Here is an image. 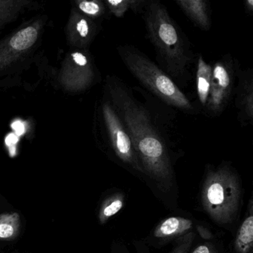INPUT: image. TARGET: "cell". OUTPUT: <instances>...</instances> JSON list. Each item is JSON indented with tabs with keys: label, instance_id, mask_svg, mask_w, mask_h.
<instances>
[{
	"label": "cell",
	"instance_id": "obj_19",
	"mask_svg": "<svg viewBox=\"0 0 253 253\" xmlns=\"http://www.w3.org/2000/svg\"><path fill=\"white\" fill-rule=\"evenodd\" d=\"M192 253H217V251L212 244L207 243L198 246Z\"/></svg>",
	"mask_w": 253,
	"mask_h": 253
},
{
	"label": "cell",
	"instance_id": "obj_1",
	"mask_svg": "<svg viewBox=\"0 0 253 253\" xmlns=\"http://www.w3.org/2000/svg\"><path fill=\"white\" fill-rule=\"evenodd\" d=\"M109 102L121 118L132 140L143 174L153 180L163 191L171 187L172 136L167 121L156 114L157 99L139 87L127 85L118 77H108Z\"/></svg>",
	"mask_w": 253,
	"mask_h": 253
},
{
	"label": "cell",
	"instance_id": "obj_17",
	"mask_svg": "<svg viewBox=\"0 0 253 253\" xmlns=\"http://www.w3.org/2000/svg\"><path fill=\"white\" fill-rule=\"evenodd\" d=\"M195 233L190 232L177 239V244L169 253H189L195 238Z\"/></svg>",
	"mask_w": 253,
	"mask_h": 253
},
{
	"label": "cell",
	"instance_id": "obj_20",
	"mask_svg": "<svg viewBox=\"0 0 253 253\" xmlns=\"http://www.w3.org/2000/svg\"><path fill=\"white\" fill-rule=\"evenodd\" d=\"M73 57L74 61L77 63L79 66H87L88 65V60L87 57L84 54H81L80 52H76L72 55Z\"/></svg>",
	"mask_w": 253,
	"mask_h": 253
},
{
	"label": "cell",
	"instance_id": "obj_22",
	"mask_svg": "<svg viewBox=\"0 0 253 253\" xmlns=\"http://www.w3.org/2000/svg\"><path fill=\"white\" fill-rule=\"evenodd\" d=\"M18 136L16 134L11 133V134H9L7 136L6 139H5V143H6L7 146L12 148L13 146H14L18 142Z\"/></svg>",
	"mask_w": 253,
	"mask_h": 253
},
{
	"label": "cell",
	"instance_id": "obj_11",
	"mask_svg": "<svg viewBox=\"0 0 253 253\" xmlns=\"http://www.w3.org/2000/svg\"><path fill=\"white\" fill-rule=\"evenodd\" d=\"M253 204L250 201L248 215L240 226L235 241V250L238 253H253Z\"/></svg>",
	"mask_w": 253,
	"mask_h": 253
},
{
	"label": "cell",
	"instance_id": "obj_21",
	"mask_svg": "<svg viewBox=\"0 0 253 253\" xmlns=\"http://www.w3.org/2000/svg\"><path fill=\"white\" fill-rule=\"evenodd\" d=\"M11 127L15 131L16 134L17 136L23 135L25 133V131H26L24 124L20 121H14L12 125H11Z\"/></svg>",
	"mask_w": 253,
	"mask_h": 253
},
{
	"label": "cell",
	"instance_id": "obj_3",
	"mask_svg": "<svg viewBox=\"0 0 253 253\" xmlns=\"http://www.w3.org/2000/svg\"><path fill=\"white\" fill-rule=\"evenodd\" d=\"M118 54L133 76L159 101L183 113L196 115L201 108L144 53L131 45H119Z\"/></svg>",
	"mask_w": 253,
	"mask_h": 253
},
{
	"label": "cell",
	"instance_id": "obj_9",
	"mask_svg": "<svg viewBox=\"0 0 253 253\" xmlns=\"http://www.w3.org/2000/svg\"><path fill=\"white\" fill-rule=\"evenodd\" d=\"M180 9L195 26L204 31L211 28L210 7L204 0H176Z\"/></svg>",
	"mask_w": 253,
	"mask_h": 253
},
{
	"label": "cell",
	"instance_id": "obj_16",
	"mask_svg": "<svg viewBox=\"0 0 253 253\" xmlns=\"http://www.w3.org/2000/svg\"><path fill=\"white\" fill-rule=\"evenodd\" d=\"M79 7L81 11L85 14L97 17L104 14L106 6L103 2H97V1H91V2L84 1L80 3Z\"/></svg>",
	"mask_w": 253,
	"mask_h": 253
},
{
	"label": "cell",
	"instance_id": "obj_10",
	"mask_svg": "<svg viewBox=\"0 0 253 253\" xmlns=\"http://www.w3.org/2000/svg\"><path fill=\"white\" fill-rule=\"evenodd\" d=\"M196 91L201 107H205L210 94L211 79V66L208 64L201 54L197 58Z\"/></svg>",
	"mask_w": 253,
	"mask_h": 253
},
{
	"label": "cell",
	"instance_id": "obj_18",
	"mask_svg": "<svg viewBox=\"0 0 253 253\" xmlns=\"http://www.w3.org/2000/svg\"><path fill=\"white\" fill-rule=\"evenodd\" d=\"M77 31L81 38L85 39L91 36V26L85 19H81L77 23Z\"/></svg>",
	"mask_w": 253,
	"mask_h": 253
},
{
	"label": "cell",
	"instance_id": "obj_4",
	"mask_svg": "<svg viewBox=\"0 0 253 253\" xmlns=\"http://www.w3.org/2000/svg\"><path fill=\"white\" fill-rule=\"evenodd\" d=\"M241 201V182L227 165L207 169L201 191L204 211L216 223H232L238 216Z\"/></svg>",
	"mask_w": 253,
	"mask_h": 253
},
{
	"label": "cell",
	"instance_id": "obj_7",
	"mask_svg": "<svg viewBox=\"0 0 253 253\" xmlns=\"http://www.w3.org/2000/svg\"><path fill=\"white\" fill-rule=\"evenodd\" d=\"M235 88V107L238 111V119L242 126L252 125L253 120V72L251 69H240L237 63Z\"/></svg>",
	"mask_w": 253,
	"mask_h": 253
},
{
	"label": "cell",
	"instance_id": "obj_6",
	"mask_svg": "<svg viewBox=\"0 0 253 253\" xmlns=\"http://www.w3.org/2000/svg\"><path fill=\"white\" fill-rule=\"evenodd\" d=\"M103 115L108 139L114 155L124 165L143 174L132 140L110 102L106 101L103 104Z\"/></svg>",
	"mask_w": 253,
	"mask_h": 253
},
{
	"label": "cell",
	"instance_id": "obj_5",
	"mask_svg": "<svg viewBox=\"0 0 253 253\" xmlns=\"http://www.w3.org/2000/svg\"><path fill=\"white\" fill-rule=\"evenodd\" d=\"M236 66L235 60L229 54L211 66L210 94L204 107L206 115L210 118L220 116L227 107L233 91Z\"/></svg>",
	"mask_w": 253,
	"mask_h": 253
},
{
	"label": "cell",
	"instance_id": "obj_2",
	"mask_svg": "<svg viewBox=\"0 0 253 253\" xmlns=\"http://www.w3.org/2000/svg\"><path fill=\"white\" fill-rule=\"evenodd\" d=\"M143 13L159 67L177 85L186 86L192 81L191 68L195 60L187 37L159 1H147Z\"/></svg>",
	"mask_w": 253,
	"mask_h": 253
},
{
	"label": "cell",
	"instance_id": "obj_23",
	"mask_svg": "<svg viewBox=\"0 0 253 253\" xmlns=\"http://www.w3.org/2000/svg\"><path fill=\"white\" fill-rule=\"evenodd\" d=\"M244 9L246 13L250 16L253 14V0H246L244 2Z\"/></svg>",
	"mask_w": 253,
	"mask_h": 253
},
{
	"label": "cell",
	"instance_id": "obj_8",
	"mask_svg": "<svg viewBox=\"0 0 253 253\" xmlns=\"http://www.w3.org/2000/svg\"><path fill=\"white\" fill-rule=\"evenodd\" d=\"M193 226V222L189 219L182 217H168L155 227L153 236L161 242H167L192 232Z\"/></svg>",
	"mask_w": 253,
	"mask_h": 253
},
{
	"label": "cell",
	"instance_id": "obj_15",
	"mask_svg": "<svg viewBox=\"0 0 253 253\" xmlns=\"http://www.w3.org/2000/svg\"><path fill=\"white\" fill-rule=\"evenodd\" d=\"M131 0H108L105 2L109 12L118 18L124 17L126 13L131 10Z\"/></svg>",
	"mask_w": 253,
	"mask_h": 253
},
{
	"label": "cell",
	"instance_id": "obj_14",
	"mask_svg": "<svg viewBox=\"0 0 253 253\" xmlns=\"http://www.w3.org/2000/svg\"><path fill=\"white\" fill-rule=\"evenodd\" d=\"M38 38V32L34 27H28L19 32L11 38V47L18 51H23L31 48L36 42Z\"/></svg>",
	"mask_w": 253,
	"mask_h": 253
},
{
	"label": "cell",
	"instance_id": "obj_13",
	"mask_svg": "<svg viewBox=\"0 0 253 253\" xmlns=\"http://www.w3.org/2000/svg\"><path fill=\"white\" fill-rule=\"evenodd\" d=\"M124 205V198L122 194H115L106 199L102 204L99 212L100 223H104L108 219L119 212Z\"/></svg>",
	"mask_w": 253,
	"mask_h": 253
},
{
	"label": "cell",
	"instance_id": "obj_12",
	"mask_svg": "<svg viewBox=\"0 0 253 253\" xmlns=\"http://www.w3.org/2000/svg\"><path fill=\"white\" fill-rule=\"evenodd\" d=\"M20 217L18 213L0 214V239H14L20 232Z\"/></svg>",
	"mask_w": 253,
	"mask_h": 253
}]
</instances>
